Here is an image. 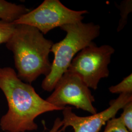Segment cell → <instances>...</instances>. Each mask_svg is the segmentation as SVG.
Instances as JSON below:
<instances>
[{
	"label": "cell",
	"mask_w": 132,
	"mask_h": 132,
	"mask_svg": "<svg viewBox=\"0 0 132 132\" xmlns=\"http://www.w3.org/2000/svg\"><path fill=\"white\" fill-rule=\"evenodd\" d=\"M0 89L5 94L8 110L0 119L5 132H26L38 129L35 119L44 113L63 110L49 103L33 87L21 80L13 69L0 68Z\"/></svg>",
	"instance_id": "cell-1"
},
{
	"label": "cell",
	"mask_w": 132,
	"mask_h": 132,
	"mask_svg": "<svg viewBox=\"0 0 132 132\" xmlns=\"http://www.w3.org/2000/svg\"><path fill=\"white\" fill-rule=\"evenodd\" d=\"M53 44L38 29L16 24L13 33L5 44L13 53L17 74L21 80L30 84L40 76L50 73L52 63L49 54Z\"/></svg>",
	"instance_id": "cell-2"
},
{
	"label": "cell",
	"mask_w": 132,
	"mask_h": 132,
	"mask_svg": "<svg viewBox=\"0 0 132 132\" xmlns=\"http://www.w3.org/2000/svg\"><path fill=\"white\" fill-rule=\"evenodd\" d=\"M60 28L66 32V37L52 45L51 52L54 54V60L51 71L41 85L43 90L48 92L53 90L58 80L68 71L76 54L93 42L100 32L98 24L82 21L64 25Z\"/></svg>",
	"instance_id": "cell-3"
},
{
	"label": "cell",
	"mask_w": 132,
	"mask_h": 132,
	"mask_svg": "<svg viewBox=\"0 0 132 132\" xmlns=\"http://www.w3.org/2000/svg\"><path fill=\"white\" fill-rule=\"evenodd\" d=\"M114 52L109 45L97 47L92 42L76 55L68 71L80 76L89 88L96 90L100 80L109 76L108 66Z\"/></svg>",
	"instance_id": "cell-4"
},
{
	"label": "cell",
	"mask_w": 132,
	"mask_h": 132,
	"mask_svg": "<svg viewBox=\"0 0 132 132\" xmlns=\"http://www.w3.org/2000/svg\"><path fill=\"white\" fill-rule=\"evenodd\" d=\"M86 10H74L67 7L59 0H45L37 7L30 10L14 23L24 24L38 29L43 34L57 27L81 22Z\"/></svg>",
	"instance_id": "cell-5"
},
{
	"label": "cell",
	"mask_w": 132,
	"mask_h": 132,
	"mask_svg": "<svg viewBox=\"0 0 132 132\" xmlns=\"http://www.w3.org/2000/svg\"><path fill=\"white\" fill-rule=\"evenodd\" d=\"M49 103L61 109L71 105L90 113H97L90 88L76 73L67 71L58 80L52 94L47 99Z\"/></svg>",
	"instance_id": "cell-6"
},
{
	"label": "cell",
	"mask_w": 132,
	"mask_h": 132,
	"mask_svg": "<svg viewBox=\"0 0 132 132\" xmlns=\"http://www.w3.org/2000/svg\"><path fill=\"white\" fill-rule=\"evenodd\" d=\"M132 101V94H122L110 102L108 108L99 113L87 117H81L73 113L72 108L65 107L62 110V129L65 131L71 127L74 132H99L109 119L115 117L118 111L128 102Z\"/></svg>",
	"instance_id": "cell-7"
},
{
	"label": "cell",
	"mask_w": 132,
	"mask_h": 132,
	"mask_svg": "<svg viewBox=\"0 0 132 132\" xmlns=\"http://www.w3.org/2000/svg\"><path fill=\"white\" fill-rule=\"evenodd\" d=\"M29 11L24 5L0 0V20L14 22Z\"/></svg>",
	"instance_id": "cell-8"
},
{
	"label": "cell",
	"mask_w": 132,
	"mask_h": 132,
	"mask_svg": "<svg viewBox=\"0 0 132 132\" xmlns=\"http://www.w3.org/2000/svg\"><path fill=\"white\" fill-rule=\"evenodd\" d=\"M109 90L112 94H132V74L124 78L117 85L111 86Z\"/></svg>",
	"instance_id": "cell-9"
},
{
	"label": "cell",
	"mask_w": 132,
	"mask_h": 132,
	"mask_svg": "<svg viewBox=\"0 0 132 132\" xmlns=\"http://www.w3.org/2000/svg\"><path fill=\"white\" fill-rule=\"evenodd\" d=\"M16 24L0 20V45L6 43L14 32Z\"/></svg>",
	"instance_id": "cell-10"
},
{
	"label": "cell",
	"mask_w": 132,
	"mask_h": 132,
	"mask_svg": "<svg viewBox=\"0 0 132 132\" xmlns=\"http://www.w3.org/2000/svg\"><path fill=\"white\" fill-rule=\"evenodd\" d=\"M132 3L131 0L124 1L122 2L120 5L118 6L121 12V19L119 21L118 28H117L118 32L121 31L127 24L128 15L132 12Z\"/></svg>",
	"instance_id": "cell-11"
},
{
	"label": "cell",
	"mask_w": 132,
	"mask_h": 132,
	"mask_svg": "<svg viewBox=\"0 0 132 132\" xmlns=\"http://www.w3.org/2000/svg\"><path fill=\"white\" fill-rule=\"evenodd\" d=\"M105 124L103 132H131L124 125L119 117H113L109 119Z\"/></svg>",
	"instance_id": "cell-12"
},
{
	"label": "cell",
	"mask_w": 132,
	"mask_h": 132,
	"mask_svg": "<svg viewBox=\"0 0 132 132\" xmlns=\"http://www.w3.org/2000/svg\"><path fill=\"white\" fill-rule=\"evenodd\" d=\"M122 109V113L119 118L128 130L132 132V101L126 104Z\"/></svg>",
	"instance_id": "cell-13"
},
{
	"label": "cell",
	"mask_w": 132,
	"mask_h": 132,
	"mask_svg": "<svg viewBox=\"0 0 132 132\" xmlns=\"http://www.w3.org/2000/svg\"><path fill=\"white\" fill-rule=\"evenodd\" d=\"M63 126V122L61 119L57 118L53 123L52 129L48 132H63L62 127Z\"/></svg>",
	"instance_id": "cell-14"
}]
</instances>
